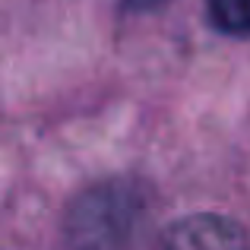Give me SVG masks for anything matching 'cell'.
Segmentation results:
<instances>
[{
    "mask_svg": "<svg viewBox=\"0 0 250 250\" xmlns=\"http://www.w3.org/2000/svg\"><path fill=\"white\" fill-rule=\"evenodd\" d=\"M155 193L133 177L98 181L83 190L63 219L67 250H140L152 231Z\"/></svg>",
    "mask_w": 250,
    "mask_h": 250,
    "instance_id": "6da1fadb",
    "label": "cell"
},
{
    "mask_svg": "<svg viewBox=\"0 0 250 250\" xmlns=\"http://www.w3.org/2000/svg\"><path fill=\"white\" fill-rule=\"evenodd\" d=\"M152 250H250V231L225 215L196 212L162 228Z\"/></svg>",
    "mask_w": 250,
    "mask_h": 250,
    "instance_id": "7a4b0ae2",
    "label": "cell"
},
{
    "mask_svg": "<svg viewBox=\"0 0 250 250\" xmlns=\"http://www.w3.org/2000/svg\"><path fill=\"white\" fill-rule=\"evenodd\" d=\"M206 10L219 32L250 35V0H206Z\"/></svg>",
    "mask_w": 250,
    "mask_h": 250,
    "instance_id": "3957f363",
    "label": "cell"
},
{
    "mask_svg": "<svg viewBox=\"0 0 250 250\" xmlns=\"http://www.w3.org/2000/svg\"><path fill=\"white\" fill-rule=\"evenodd\" d=\"M168 0H124L130 13H152V10H162Z\"/></svg>",
    "mask_w": 250,
    "mask_h": 250,
    "instance_id": "277c9868",
    "label": "cell"
}]
</instances>
